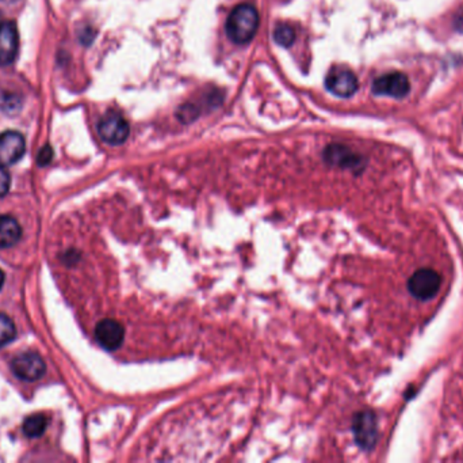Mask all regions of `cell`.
I'll use <instances>...</instances> for the list:
<instances>
[{
	"mask_svg": "<svg viewBox=\"0 0 463 463\" xmlns=\"http://www.w3.org/2000/svg\"><path fill=\"white\" fill-rule=\"evenodd\" d=\"M326 89L340 98H350L357 93V75L345 67H334L325 78Z\"/></svg>",
	"mask_w": 463,
	"mask_h": 463,
	"instance_id": "cell-5",
	"label": "cell"
},
{
	"mask_svg": "<svg viewBox=\"0 0 463 463\" xmlns=\"http://www.w3.org/2000/svg\"><path fill=\"white\" fill-rule=\"evenodd\" d=\"M3 284H4V273H3V271L0 269V288L3 287Z\"/></svg>",
	"mask_w": 463,
	"mask_h": 463,
	"instance_id": "cell-19",
	"label": "cell"
},
{
	"mask_svg": "<svg viewBox=\"0 0 463 463\" xmlns=\"http://www.w3.org/2000/svg\"><path fill=\"white\" fill-rule=\"evenodd\" d=\"M26 151L25 137L15 130L0 133V166L17 163Z\"/></svg>",
	"mask_w": 463,
	"mask_h": 463,
	"instance_id": "cell-9",
	"label": "cell"
},
{
	"mask_svg": "<svg viewBox=\"0 0 463 463\" xmlns=\"http://www.w3.org/2000/svg\"><path fill=\"white\" fill-rule=\"evenodd\" d=\"M353 433L359 448L370 451L378 442V420L374 412H359L353 421Z\"/></svg>",
	"mask_w": 463,
	"mask_h": 463,
	"instance_id": "cell-3",
	"label": "cell"
},
{
	"mask_svg": "<svg viewBox=\"0 0 463 463\" xmlns=\"http://www.w3.org/2000/svg\"><path fill=\"white\" fill-rule=\"evenodd\" d=\"M10 185H11V178L8 171L4 168V166H0V199L8 193Z\"/></svg>",
	"mask_w": 463,
	"mask_h": 463,
	"instance_id": "cell-16",
	"label": "cell"
},
{
	"mask_svg": "<svg viewBox=\"0 0 463 463\" xmlns=\"http://www.w3.org/2000/svg\"><path fill=\"white\" fill-rule=\"evenodd\" d=\"M274 39L281 47H290L296 39V32L290 25H278L274 32Z\"/></svg>",
	"mask_w": 463,
	"mask_h": 463,
	"instance_id": "cell-15",
	"label": "cell"
},
{
	"mask_svg": "<svg viewBox=\"0 0 463 463\" xmlns=\"http://www.w3.org/2000/svg\"><path fill=\"white\" fill-rule=\"evenodd\" d=\"M259 27L258 10L250 4H240L231 10L227 19V35L236 44H247L255 37Z\"/></svg>",
	"mask_w": 463,
	"mask_h": 463,
	"instance_id": "cell-1",
	"label": "cell"
},
{
	"mask_svg": "<svg viewBox=\"0 0 463 463\" xmlns=\"http://www.w3.org/2000/svg\"><path fill=\"white\" fill-rule=\"evenodd\" d=\"M442 287V276L431 269L423 268L410 276L407 288L410 295L417 300H431L438 295Z\"/></svg>",
	"mask_w": 463,
	"mask_h": 463,
	"instance_id": "cell-2",
	"label": "cell"
},
{
	"mask_svg": "<svg viewBox=\"0 0 463 463\" xmlns=\"http://www.w3.org/2000/svg\"><path fill=\"white\" fill-rule=\"evenodd\" d=\"M410 83L408 76L402 73H391L376 78L373 83V92L378 95H388L401 99L410 94Z\"/></svg>",
	"mask_w": 463,
	"mask_h": 463,
	"instance_id": "cell-7",
	"label": "cell"
},
{
	"mask_svg": "<svg viewBox=\"0 0 463 463\" xmlns=\"http://www.w3.org/2000/svg\"><path fill=\"white\" fill-rule=\"evenodd\" d=\"M324 158L329 165L343 167V168L363 170V167L366 165L364 159L360 155H357L348 147L338 146V144L326 147L324 152Z\"/></svg>",
	"mask_w": 463,
	"mask_h": 463,
	"instance_id": "cell-11",
	"label": "cell"
},
{
	"mask_svg": "<svg viewBox=\"0 0 463 463\" xmlns=\"http://www.w3.org/2000/svg\"><path fill=\"white\" fill-rule=\"evenodd\" d=\"M98 133L107 144L120 146L124 144L129 137L130 127L120 113L108 111L98 124Z\"/></svg>",
	"mask_w": 463,
	"mask_h": 463,
	"instance_id": "cell-4",
	"label": "cell"
},
{
	"mask_svg": "<svg viewBox=\"0 0 463 463\" xmlns=\"http://www.w3.org/2000/svg\"><path fill=\"white\" fill-rule=\"evenodd\" d=\"M17 335V328L8 315L0 313V348L10 344Z\"/></svg>",
	"mask_w": 463,
	"mask_h": 463,
	"instance_id": "cell-14",
	"label": "cell"
},
{
	"mask_svg": "<svg viewBox=\"0 0 463 463\" xmlns=\"http://www.w3.org/2000/svg\"><path fill=\"white\" fill-rule=\"evenodd\" d=\"M52 158H53V151L49 146H45L44 149L39 151L37 162H38L39 166H46L52 161Z\"/></svg>",
	"mask_w": 463,
	"mask_h": 463,
	"instance_id": "cell-17",
	"label": "cell"
},
{
	"mask_svg": "<svg viewBox=\"0 0 463 463\" xmlns=\"http://www.w3.org/2000/svg\"><path fill=\"white\" fill-rule=\"evenodd\" d=\"M454 25H455V29L458 32L463 33V8L461 11H458V14L455 17V20H454Z\"/></svg>",
	"mask_w": 463,
	"mask_h": 463,
	"instance_id": "cell-18",
	"label": "cell"
},
{
	"mask_svg": "<svg viewBox=\"0 0 463 463\" xmlns=\"http://www.w3.org/2000/svg\"><path fill=\"white\" fill-rule=\"evenodd\" d=\"M95 338L106 351L118 350L125 338L124 326L115 319H103L95 328Z\"/></svg>",
	"mask_w": 463,
	"mask_h": 463,
	"instance_id": "cell-10",
	"label": "cell"
},
{
	"mask_svg": "<svg viewBox=\"0 0 463 463\" xmlns=\"http://www.w3.org/2000/svg\"><path fill=\"white\" fill-rule=\"evenodd\" d=\"M19 51V35L17 25L10 20L0 23V67L11 66Z\"/></svg>",
	"mask_w": 463,
	"mask_h": 463,
	"instance_id": "cell-8",
	"label": "cell"
},
{
	"mask_svg": "<svg viewBox=\"0 0 463 463\" xmlns=\"http://www.w3.org/2000/svg\"><path fill=\"white\" fill-rule=\"evenodd\" d=\"M11 370L19 379L34 382L44 376L46 366L42 357L36 352L19 353L11 362Z\"/></svg>",
	"mask_w": 463,
	"mask_h": 463,
	"instance_id": "cell-6",
	"label": "cell"
},
{
	"mask_svg": "<svg viewBox=\"0 0 463 463\" xmlns=\"http://www.w3.org/2000/svg\"><path fill=\"white\" fill-rule=\"evenodd\" d=\"M22 228L18 221L10 215L0 216V247L7 249L15 246L20 240Z\"/></svg>",
	"mask_w": 463,
	"mask_h": 463,
	"instance_id": "cell-12",
	"label": "cell"
},
{
	"mask_svg": "<svg viewBox=\"0 0 463 463\" xmlns=\"http://www.w3.org/2000/svg\"><path fill=\"white\" fill-rule=\"evenodd\" d=\"M48 426V419L45 414L37 413V414H32L29 417H26V420L23 421V433L27 438H39L45 429Z\"/></svg>",
	"mask_w": 463,
	"mask_h": 463,
	"instance_id": "cell-13",
	"label": "cell"
}]
</instances>
